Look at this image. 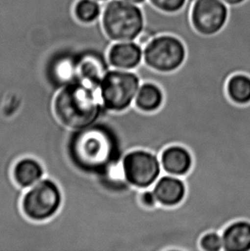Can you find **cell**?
<instances>
[{"mask_svg": "<svg viewBox=\"0 0 250 251\" xmlns=\"http://www.w3.org/2000/svg\"><path fill=\"white\" fill-rule=\"evenodd\" d=\"M114 125L89 126L80 129L71 144L75 161L86 170L101 172L119 182H127L123 173L122 160L126 152Z\"/></svg>", "mask_w": 250, "mask_h": 251, "instance_id": "1", "label": "cell"}, {"mask_svg": "<svg viewBox=\"0 0 250 251\" xmlns=\"http://www.w3.org/2000/svg\"><path fill=\"white\" fill-rule=\"evenodd\" d=\"M55 115L63 126L83 129L99 119L101 107L92 87L75 83L58 93L54 100Z\"/></svg>", "mask_w": 250, "mask_h": 251, "instance_id": "2", "label": "cell"}, {"mask_svg": "<svg viewBox=\"0 0 250 251\" xmlns=\"http://www.w3.org/2000/svg\"><path fill=\"white\" fill-rule=\"evenodd\" d=\"M102 29L112 42L136 41L145 29L142 6L125 0H109L100 17Z\"/></svg>", "mask_w": 250, "mask_h": 251, "instance_id": "3", "label": "cell"}, {"mask_svg": "<svg viewBox=\"0 0 250 251\" xmlns=\"http://www.w3.org/2000/svg\"><path fill=\"white\" fill-rule=\"evenodd\" d=\"M142 80L135 71L112 69L100 85L102 104L110 112H123L134 105Z\"/></svg>", "mask_w": 250, "mask_h": 251, "instance_id": "4", "label": "cell"}, {"mask_svg": "<svg viewBox=\"0 0 250 251\" xmlns=\"http://www.w3.org/2000/svg\"><path fill=\"white\" fill-rule=\"evenodd\" d=\"M186 57V46L173 34L157 35L143 48V63L161 73L176 72L183 65Z\"/></svg>", "mask_w": 250, "mask_h": 251, "instance_id": "5", "label": "cell"}, {"mask_svg": "<svg viewBox=\"0 0 250 251\" xmlns=\"http://www.w3.org/2000/svg\"><path fill=\"white\" fill-rule=\"evenodd\" d=\"M122 167L125 180L139 190L152 188L162 175L159 155L149 150L128 151L123 159Z\"/></svg>", "mask_w": 250, "mask_h": 251, "instance_id": "6", "label": "cell"}, {"mask_svg": "<svg viewBox=\"0 0 250 251\" xmlns=\"http://www.w3.org/2000/svg\"><path fill=\"white\" fill-rule=\"evenodd\" d=\"M61 202V191L58 185L51 180H41L24 195L22 208L31 221H44L58 212Z\"/></svg>", "mask_w": 250, "mask_h": 251, "instance_id": "7", "label": "cell"}, {"mask_svg": "<svg viewBox=\"0 0 250 251\" xmlns=\"http://www.w3.org/2000/svg\"><path fill=\"white\" fill-rule=\"evenodd\" d=\"M228 17L229 5L223 0H195L190 10L193 27L203 35L219 33Z\"/></svg>", "mask_w": 250, "mask_h": 251, "instance_id": "8", "label": "cell"}, {"mask_svg": "<svg viewBox=\"0 0 250 251\" xmlns=\"http://www.w3.org/2000/svg\"><path fill=\"white\" fill-rule=\"evenodd\" d=\"M106 56L112 68L135 71L143 63V48L137 41L113 42Z\"/></svg>", "mask_w": 250, "mask_h": 251, "instance_id": "9", "label": "cell"}, {"mask_svg": "<svg viewBox=\"0 0 250 251\" xmlns=\"http://www.w3.org/2000/svg\"><path fill=\"white\" fill-rule=\"evenodd\" d=\"M159 205L176 207L186 197L187 185L183 177L162 174L152 187Z\"/></svg>", "mask_w": 250, "mask_h": 251, "instance_id": "10", "label": "cell"}, {"mask_svg": "<svg viewBox=\"0 0 250 251\" xmlns=\"http://www.w3.org/2000/svg\"><path fill=\"white\" fill-rule=\"evenodd\" d=\"M159 160L164 173L181 177L186 176L194 165L191 152L179 144L166 147L160 153Z\"/></svg>", "mask_w": 250, "mask_h": 251, "instance_id": "11", "label": "cell"}, {"mask_svg": "<svg viewBox=\"0 0 250 251\" xmlns=\"http://www.w3.org/2000/svg\"><path fill=\"white\" fill-rule=\"evenodd\" d=\"M225 251H250V221L238 220L221 231Z\"/></svg>", "mask_w": 250, "mask_h": 251, "instance_id": "12", "label": "cell"}, {"mask_svg": "<svg viewBox=\"0 0 250 251\" xmlns=\"http://www.w3.org/2000/svg\"><path fill=\"white\" fill-rule=\"evenodd\" d=\"M165 100L162 88L152 82H142L134 100V105L141 112L152 113L161 108Z\"/></svg>", "mask_w": 250, "mask_h": 251, "instance_id": "13", "label": "cell"}, {"mask_svg": "<svg viewBox=\"0 0 250 251\" xmlns=\"http://www.w3.org/2000/svg\"><path fill=\"white\" fill-rule=\"evenodd\" d=\"M43 173V168L37 160L25 158L18 161L14 167V180L21 188H30L41 181Z\"/></svg>", "mask_w": 250, "mask_h": 251, "instance_id": "14", "label": "cell"}, {"mask_svg": "<svg viewBox=\"0 0 250 251\" xmlns=\"http://www.w3.org/2000/svg\"><path fill=\"white\" fill-rule=\"evenodd\" d=\"M228 97L231 101L239 105L250 103V75L237 73L231 75L226 84Z\"/></svg>", "mask_w": 250, "mask_h": 251, "instance_id": "15", "label": "cell"}, {"mask_svg": "<svg viewBox=\"0 0 250 251\" xmlns=\"http://www.w3.org/2000/svg\"><path fill=\"white\" fill-rule=\"evenodd\" d=\"M102 10L101 3L96 0H77L73 8V14L78 23L90 25L100 19Z\"/></svg>", "mask_w": 250, "mask_h": 251, "instance_id": "16", "label": "cell"}, {"mask_svg": "<svg viewBox=\"0 0 250 251\" xmlns=\"http://www.w3.org/2000/svg\"><path fill=\"white\" fill-rule=\"evenodd\" d=\"M200 249L202 251H220L223 250L221 232L207 231L201 236L199 242Z\"/></svg>", "mask_w": 250, "mask_h": 251, "instance_id": "17", "label": "cell"}, {"mask_svg": "<svg viewBox=\"0 0 250 251\" xmlns=\"http://www.w3.org/2000/svg\"><path fill=\"white\" fill-rule=\"evenodd\" d=\"M157 10L165 13H176L183 10L188 0H149Z\"/></svg>", "mask_w": 250, "mask_h": 251, "instance_id": "18", "label": "cell"}, {"mask_svg": "<svg viewBox=\"0 0 250 251\" xmlns=\"http://www.w3.org/2000/svg\"><path fill=\"white\" fill-rule=\"evenodd\" d=\"M139 201L142 207L147 209H152L159 205L152 188L140 190Z\"/></svg>", "mask_w": 250, "mask_h": 251, "instance_id": "19", "label": "cell"}, {"mask_svg": "<svg viewBox=\"0 0 250 251\" xmlns=\"http://www.w3.org/2000/svg\"><path fill=\"white\" fill-rule=\"evenodd\" d=\"M223 1L229 6H234V5H238L240 3H244L246 0H223Z\"/></svg>", "mask_w": 250, "mask_h": 251, "instance_id": "20", "label": "cell"}, {"mask_svg": "<svg viewBox=\"0 0 250 251\" xmlns=\"http://www.w3.org/2000/svg\"><path fill=\"white\" fill-rule=\"evenodd\" d=\"M126 2H128V3H134V4H137V5H140V6H142V4H144L146 2H148L149 0H125Z\"/></svg>", "mask_w": 250, "mask_h": 251, "instance_id": "21", "label": "cell"}, {"mask_svg": "<svg viewBox=\"0 0 250 251\" xmlns=\"http://www.w3.org/2000/svg\"><path fill=\"white\" fill-rule=\"evenodd\" d=\"M96 1H98L100 3H106V2H108L109 0H96Z\"/></svg>", "mask_w": 250, "mask_h": 251, "instance_id": "22", "label": "cell"}]
</instances>
